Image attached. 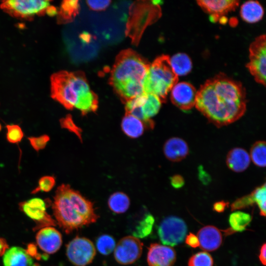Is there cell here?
<instances>
[{
  "instance_id": "33",
  "label": "cell",
  "mask_w": 266,
  "mask_h": 266,
  "mask_svg": "<svg viewBox=\"0 0 266 266\" xmlns=\"http://www.w3.org/2000/svg\"><path fill=\"white\" fill-rule=\"evenodd\" d=\"M6 138L8 142L17 143L21 141L24 136L21 128L17 125H6Z\"/></svg>"
},
{
  "instance_id": "17",
  "label": "cell",
  "mask_w": 266,
  "mask_h": 266,
  "mask_svg": "<svg viewBox=\"0 0 266 266\" xmlns=\"http://www.w3.org/2000/svg\"><path fill=\"white\" fill-rule=\"evenodd\" d=\"M266 184L256 188L251 193L237 199L231 204V210H234L248 207L256 204L260 209V214L265 217L266 214Z\"/></svg>"
},
{
  "instance_id": "22",
  "label": "cell",
  "mask_w": 266,
  "mask_h": 266,
  "mask_svg": "<svg viewBox=\"0 0 266 266\" xmlns=\"http://www.w3.org/2000/svg\"><path fill=\"white\" fill-rule=\"evenodd\" d=\"M264 11L263 6L256 0H248L243 3L240 10L241 18L248 23H255L263 17Z\"/></svg>"
},
{
  "instance_id": "41",
  "label": "cell",
  "mask_w": 266,
  "mask_h": 266,
  "mask_svg": "<svg viewBox=\"0 0 266 266\" xmlns=\"http://www.w3.org/2000/svg\"><path fill=\"white\" fill-rule=\"evenodd\" d=\"M259 259L264 266L266 264V244L264 243L261 247Z\"/></svg>"
},
{
  "instance_id": "35",
  "label": "cell",
  "mask_w": 266,
  "mask_h": 266,
  "mask_svg": "<svg viewBox=\"0 0 266 266\" xmlns=\"http://www.w3.org/2000/svg\"><path fill=\"white\" fill-rule=\"evenodd\" d=\"M60 124L63 128H65L75 134L80 139L81 138V131L74 123L70 115H66L60 120Z\"/></svg>"
},
{
  "instance_id": "20",
  "label": "cell",
  "mask_w": 266,
  "mask_h": 266,
  "mask_svg": "<svg viewBox=\"0 0 266 266\" xmlns=\"http://www.w3.org/2000/svg\"><path fill=\"white\" fill-rule=\"evenodd\" d=\"M166 158L172 162H179L184 159L189 153L187 143L182 138L172 137L168 139L164 146Z\"/></svg>"
},
{
  "instance_id": "18",
  "label": "cell",
  "mask_w": 266,
  "mask_h": 266,
  "mask_svg": "<svg viewBox=\"0 0 266 266\" xmlns=\"http://www.w3.org/2000/svg\"><path fill=\"white\" fill-rule=\"evenodd\" d=\"M200 246L201 249L213 251L220 247L222 243V234L216 227L212 225L201 228L198 233Z\"/></svg>"
},
{
  "instance_id": "34",
  "label": "cell",
  "mask_w": 266,
  "mask_h": 266,
  "mask_svg": "<svg viewBox=\"0 0 266 266\" xmlns=\"http://www.w3.org/2000/svg\"><path fill=\"white\" fill-rule=\"evenodd\" d=\"M55 185V179L52 176H44L40 178L38 186L33 190L32 194L39 192H48L50 191Z\"/></svg>"
},
{
  "instance_id": "38",
  "label": "cell",
  "mask_w": 266,
  "mask_h": 266,
  "mask_svg": "<svg viewBox=\"0 0 266 266\" xmlns=\"http://www.w3.org/2000/svg\"><path fill=\"white\" fill-rule=\"evenodd\" d=\"M185 243L191 247L196 248L200 246L199 238L194 233H190L185 237Z\"/></svg>"
},
{
  "instance_id": "19",
  "label": "cell",
  "mask_w": 266,
  "mask_h": 266,
  "mask_svg": "<svg viewBox=\"0 0 266 266\" xmlns=\"http://www.w3.org/2000/svg\"><path fill=\"white\" fill-rule=\"evenodd\" d=\"M4 266H40L26 249L18 246L8 248L3 255Z\"/></svg>"
},
{
  "instance_id": "25",
  "label": "cell",
  "mask_w": 266,
  "mask_h": 266,
  "mask_svg": "<svg viewBox=\"0 0 266 266\" xmlns=\"http://www.w3.org/2000/svg\"><path fill=\"white\" fill-rule=\"evenodd\" d=\"M170 64L178 77L188 74L192 68V62L190 58L183 53H177L170 58Z\"/></svg>"
},
{
  "instance_id": "31",
  "label": "cell",
  "mask_w": 266,
  "mask_h": 266,
  "mask_svg": "<svg viewBox=\"0 0 266 266\" xmlns=\"http://www.w3.org/2000/svg\"><path fill=\"white\" fill-rule=\"evenodd\" d=\"M115 246V239L109 234H102L97 239V249L103 255H108L114 251Z\"/></svg>"
},
{
  "instance_id": "7",
  "label": "cell",
  "mask_w": 266,
  "mask_h": 266,
  "mask_svg": "<svg viewBox=\"0 0 266 266\" xmlns=\"http://www.w3.org/2000/svg\"><path fill=\"white\" fill-rule=\"evenodd\" d=\"M249 62L246 67L255 80L266 86V38L265 34L258 36L249 49Z\"/></svg>"
},
{
  "instance_id": "39",
  "label": "cell",
  "mask_w": 266,
  "mask_h": 266,
  "mask_svg": "<svg viewBox=\"0 0 266 266\" xmlns=\"http://www.w3.org/2000/svg\"><path fill=\"white\" fill-rule=\"evenodd\" d=\"M170 183L173 187L175 189H179L184 185V180L182 176L176 174L170 178Z\"/></svg>"
},
{
  "instance_id": "21",
  "label": "cell",
  "mask_w": 266,
  "mask_h": 266,
  "mask_svg": "<svg viewBox=\"0 0 266 266\" xmlns=\"http://www.w3.org/2000/svg\"><path fill=\"white\" fill-rule=\"evenodd\" d=\"M250 157L244 149L236 147L231 150L227 154L226 163L232 170L240 172L245 170L249 166Z\"/></svg>"
},
{
  "instance_id": "9",
  "label": "cell",
  "mask_w": 266,
  "mask_h": 266,
  "mask_svg": "<svg viewBox=\"0 0 266 266\" xmlns=\"http://www.w3.org/2000/svg\"><path fill=\"white\" fill-rule=\"evenodd\" d=\"M187 232V227L183 220L177 217L169 216L161 222L158 233L162 243L171 247L181 243Z\"/></svg>"
},
{
  "instance_id": "27",
  "label": "cell",
  "mask_w": 266,
  "mask_h": 266,
  "mask_svg": "<svg viewBox=\"0 0 266 266\" xmlns=\"http://www.w3.org/2000/svg\"><path fill=\"white\" fill-rule=\"evenodd\" d=\"M154 222L152 215L150 213H145L134 226L132 231L133 236L138 238L147 236L152 231Z\"/></svg>"
},
{
  "instance_id": "2",
  "label": "cell",
  "mask_w": 266,
  "mask_h": 266,
  "mask_svg": "<svg viewBox=\"0 0 266 266\" xmlns=\"http://www.w3.org/2000/svg\"><path fill=\"white\" fill-rule=\"evenodd\" d=\"M52 208L57 224L67 234L95 223L99 217L93 203L69 185L58 188Z\"/></svg>"
},
{
  "instance_id": "37",
  "label": "cell",
  "mask_w": 266,
  "mask_h": 266,
  "mask_svg": "<svg viewBox=\"0 0 266 266\" xmlns=\"http://www.w3.org/2000/svg\"><path fill=\"white\" fill-rule=\"evenodd\" d=\"M89 7L93 10L100 11L104 10L110 4V0H87Z\"/></svg>"
},
{
  "instance_id": "12",
  "label": "cell",
  "mask_w": 266,
  "mask_h": 266,
  "mask_svg": "<svg viewBox=\"0 0 266 266\" xmlns=\"http://www.w3.org/2000/svg\"><path fill=\"white\" fill-rule=\"evenodd\" d=\"M143 243L133 235L121 238L116 244L114 257L116 262L123 265L132 264L141 256Z\"/></svg>"
},
{
  "instance_id": "36",
  "label": "cell",
  "mask_w": 266,
  "mask_h": 266,
  "mask_svg": "<svg viewBox=\"0 0 266 266\" xmlns=\"http://www.w3.org/2000/svg\"><path fill=\"white\" fill-rule=\"evenodd\" d=\"M32 147L36 151L44 149L50 140L49 136L46 134L38 137H30L28 138Z\"/></svg>"
},
{
  "instance_id": "6",
  "label": "cell",
  "mask_w": 266,
  "mask_h": 266,
  "mask_svg": "<svg viewBox=\"0 0 266 266\" xmlns=\"http://www.w3.org/2000/svg\"><path fill=\"white\" fill-rule=\"evenodd\" d=\"M159 1H140L133 3L127 24V34L137 44L144 31L161 16Z\"/></svg>"
},
{
  "instance_id": "1",
  "label": "cell",
  "mask_w": 266,
  "mask_h": 266,
  "mask_svg": "<svg viewBox=\"0 0 266 266\" xmlns=\"http://www.w3.org/2000/svg\"><path fill=\"white\" fill-rule=\"evenodd\" d=\"M246 103V91L241 83L220 73L207 80L197 91L195 106L220 127L241 117Z\"/></svg>"
},
{
  "instance_id": "16",
  "label": "cell",
  "mask_w": 266,
  "mask_h": 266,
  "mask_svg": "<svg viewBox=\"0 0 266 266\" xmlns=\"http://www.w3.org/2000/svg\"><path fill=\"white\" fill-rule=\"evenodd\" d=\"M39 248L45 253L57 252L62 244V236L60 232L52 226L39 229L35 236Z\"/></svg>"
},
{
  "instance_id": "10",
  "label": "cell",
  "mask_w": 266,
  "mask_h": 266,
  "mask_svg": "<svg viewBox=\"0 0 266 266\" xmlns=\"http://www.w3.org/2000/svg\"><path fill=\"white\" fill-rule=\"evenodd\" d=\"M50 6L48 0H9L2 1L1 8L14 16L28 18L40 15Z\"/></svg>"
},
{
  "instance_id": "15",
  "label": "cell",
  "mask_w": 266,
  "mask_h": 266,
  "mask_svg": "<svg viewBox=\"0 0 266 266\" xmlns=\"http://www.w3.org/2000/svg\"><path fill=\"white\" fill-rule=\"evenodd\" d=\"M176 259L175 251L170 246L155 243L148 248L147 262L149 266H172Z\"/></svg>"
},
{
  "instance_id": "30",
  "label": "cell",
  "mask_w": 266,
  "mask_h": 266,
  "mask_svg": "<svg viewBox=\"0 0 266 266\" xmlns=\"http://www.w3.org/2000/svg\"><path fill=\"white\" fill-rule=\"evenodd\" d=\"M266 146L264 141L256 142L250 150V158L259 167H265L266 163Z\"/></svg>"
},
{
  "instance_id": "43",
  "label": "cell",
  "mask_w": 266,
  "mask_h": 266,
  "mask_svg": "<svg viewBox=\"0 0 266 266\" xmlns=\"http://www.w3.org/2000/svg\"><path fill=\"white\" fill-rule=\"evenodd\" d=\"M46 12L49 15L53 16L57 14V11L54 7L49 6L46 9Z\"/></svg>"
},
{
  "instance_id": "23",
  "label": "cell",
  "mask_w": 266,
  "mask_h": 266,
  "mask_svg": "<svg viewBox=\"0 0 266 266\" xmlns=\"http://www.w3.org/2000/svg\"><path fill=\"white\" fill-rule=\"evenodd\" d=\"M162 103L161 100L157 96L147 94L145 100L141 105L146 127L150 128L154 127V122L151 120V118L158 113Z\"/></svg>"
},
{
  "instance_id": "29",
  "label": "cell",
  "mask_w": 266,
  "mask_h": 266,
  "mask_svg": "<svg viewBox=\"0 0 266 266\" xmlns=\"http://www.w3.org/2000/svg\"><path fill=\"white\" fill-rule=\"evenodd\" d=\"M252 220V216L241 211L231 214L229 219L231 229L234 232H242L246 229Z\"/></svg>"
},
{
  "instance_id": "32",
  "label": "cell",
  "mask_w": 266,
  "mask_h": 266,
  "mask_svg": "<svg viewBox=\"0 0 266 266\" xmlns=\"http://www.w3.org/2000/svg\"><path fill=\"white\" fill-rule=\"evenodd\" d=\"M188 266H213V259L207 252H198L189 259Z\"/></svg>"
},
{
  "instance_id": "14",
  "label": "cell",
  "mask_w": 266,
  "mask_h": 266,
  "mask_svg": "<svg viewBox=\"0 0 266 266\" xmlns=\"http://www.w3.org/2000/svg\"><path fill=\"white\" fill-rule=\"evenodd\" d=\"M197 2L214 22L235 10L239 4V1L236 0H198Z\"/></svg>"
},
{
  "instance_id": "13",
  "label": "cell",
  "mask_w": 266,
  "mask_h": 266,
  "mask_svg": "<svg viewBox=\"0 0 266 266\" xmlns=\"http://www.w3.org/2000/svg\"><path fill=\"white\" fill-rule=\"evenodd\" d=\"M172 103L183 110H189L195 106L197 91L187 82H177L170 90Z\"/></svg>"
},
{
  "instance_id": "3",
  "label": "cell",
  "mask_w": 266,
  "mask_h": 266,
  "mask_svg": "<svg viewBox=\"0 0 266 266\" xmlns=\"http://www.w3.org/2000/svg\"><path fill=\"white\" fill-rule=\"evenodd\" d=\"M51 95L66 108H77L83 115L95 112L98 107V97L81 71H61L53 74Z\"/></svg>"
},
{
  "instance_id": "8",
  "label": "cell",
  "mask_w": 266,
  "mask_h": 266,
  "mask_svg": "<svg viewBox=\"0 0 266 266\" xmlns=\"http://www.w3.org/2000/svg\"><path fill=\"white\" fill-rule=\"evenodd\" d=\"M96 254L95 245L91 240L76 236L66 246V255L71 263L75 266H86L91 264Z\"/></svg>"
},
{
  "instance_id": "44",
  "label": "cell",
  "mask_w": 266,
  "mask_h": 266,
  "mask_svg": "<svg viewBox=\"0 0 266 266\" xmlns=\"http://www.w3.org/2000/svg\"><path fill=\"white\" fill-rule=\"evenodd\" d=\"M1 125L0 124V131L1 130Z\"/></svg>"
},
{
  "instance_id": "42",
  "label": "cell",
  "mask_w": 266,
  "mask_h": 266,
  "mask_svg": "<svg viewBox=\"0 0 266 266\" xmlns=\"http://www.w3.org/2000/svg\"><path fill=\"white\" fill-rule=\"evenodd\" d=\"M8 248V245L6 240L2 237H0V256L3 255Z\"/></svg>"
},
{
  "instance_id": "4",
  "label": "cell",
  "mask_w": 266,
  "mask_h": 266,
  "mask_svg": "<svg viewBox=\"0 0 266 266\" xmlns=\"http://www.w3.org/2000/svg\"><path fill=\"white\" fill-rule=\"evenodd\" d=\"M150 65L131 49L123 50L117 56L109 82L125 103L144 93L143 81Z\"/></svg>"
},
{
  "instance_id": "5",
  "label": "cell",
  "mask_w": 266,
  "mask_h": 266,
  "mask_svg": "<svg viewBox=\"0 0 266 266\" xmlns=\"http://www.w3.org/2000/svg\"><path fill=\"white\" fill-rule=\"evenodd\" d=\"M178 78L171 66L170 57L160 56L150 65L143 81L144 92L157 96L163 102Z\"/></svg>"
},
{
  "instance_id": "24",
  "label": "cell",
  "mask_w": 266,
  "mask_h": 266,
  "mask_svg": "<svg viewBox=\"0 0 266 266\" xmlns=\"http://www.w3.org/2000/svg\"><path fill=\"white\" fill-rule=\"evenodd\" d=\"M145 125L139 119L129 114H125L121 122L124 133L130 138H137L143 133Z\"/></svg>"
},
{
  "instance_id": "28",
  "label": "cell",
  "mask_w": 266,
  "mask_h": 266,
  "mask_svg": "<svg viewBox=\"0 0 266 266\" xmlns=\"http://www.w3.org/2000/svg\"><path fill=\"white\" fill-rule=\"evenodd\" d=\"M79 10L78 0L63 1L59 11V21L61 23L70 22L78 13Z\"/></svg>"
},
{
  "instance_id": "11",
  "label": "cell",
  "mask_w": 266,
  "mask_h": 266,
  "mask_svg": "<svg viewBox=\"0 0 266 266\" xmlns=\"http://www.w3.org/2000/svg\"><path fill=\"white\" fill-rule=\"evenodd\" d=\"M21 211L36 224L34 230L55 226L56 221L47 213L46 203L40 198H33L19 203Z\"/></svg>"
},
{
  "instance_id": "40",
  "label": "cell",
  "mask_w": 266,
  "mask_h": 266,
  "mask_svg": "<svg viewBox=\"0 0 266 266\" xmlns=\"http://www.w3.org/2000/svg\"><path fill=\"white\" fill-rule=\"evenodd\" d=\"M229 203L228 202L224 201H219L215 202L213 206V209L218 213H222L225 209L228 207Z\"/></svg>"
},
{
  "instance_id": "26",
  "label": "cell",
  "mask_w": 266,
  "mask_h": 266,
  "mask_svg": "<svg viewBox=\"0 0 266 266\" xmlns=\"http://www.w3.org/2000/svg\"><path fill=\"white\" fill-rule=\"evenodd\" d=\"M130 200L125 193L117 192L112 194L108 200L109 209L114 213L121 214L125 212L129 208Z\"/></svg>"
}]
</instances>
